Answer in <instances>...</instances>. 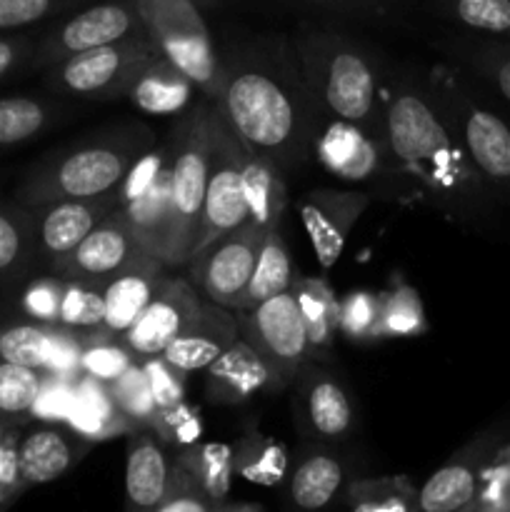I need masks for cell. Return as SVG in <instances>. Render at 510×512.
<instances>
[{
    "label": "cell",
    "instance_id": "obj_32",
    "mask_svg": "<svg viewBox=\"0 0 510 512\" xmlns=\"http://www.w3.org/2000/svg\"><path fill=\"white\" fill-rule=\"evenodd\" d=\"M38 263L35 213L18 200H0V285H13Z\"/></svg>",
    "mask_w": 510,
    "mask_h": 512
},
{
    "label": "cell",
    "instance_id": "obj_48",
    "mask_svg": "<svg viewBox=\"0 0 510 512\" xmlns=\"http://www.w3.org/2000/svg\"><path fill=\"white\" fill-rule=\"evenodd\" d=\"M140 363L148 370L150 385H153L155 408H158L155 415L180 408V405L185 403V378H188V375L180 373L178 368H173L163 355L145 358L140 360Z\"/></svg>",
    "mask_w": 510,
    "mask_h": 512
},
{
    "label": "cell",
    "instance_id": "obj_51",
    "mask_svg": "<svg viewBox=\"0 0 510 512\" xmlns=\"http://www.w3.org/2000/svg\"><path fill=\"white\" fill-rule=\"evenodd\" d=\"M35 40H38V28L0 33V83L13 78V75L28 73Z\"/></svg>",
    "mask_w": 510,
    "mask_h": 512
},
{
    "label": "cell",
    "instance_id": "obj_24",
    "mask_svg": "<svg viewBox=\"0 0 510 512\" xmlns=\"http://www.w3.org/2000/svg\"><path fill=\"white\" fill-rule=\"evenodd\" d=\"M490 458V435L473 440L453 455L443 468L435 470L418 490V510L458 512L473 510L478 498L480 468Z\"/></svg>",
    "mask_w": 510,
    "mask_h": 512
},
{
    "label": "cell",
    "instance_id": "obj_11",
    "mask_svg": "<svg viewBox=\"0 0 510 512\" xmlns=\"http://www.w3.org/2000/svg\"><path fill=\"white\" fill-rule=\"evenodd\" d=\"M135 35H148V30L130 0H93L40 25L28 73H43L70 55Z\"/></svg>",
    "mask_w": 510,
    "mask_h": 512
},
{
    "label": "cell",
    "instance_id": "obj_9",
    "mask_svg": "<svg viewBox=\"0 0 510 512\" xmlns=\"http://www.w3.org/2000/svg\"><path fill=\"white\" fill-rule=\"evenodd\" d=\"M143 18L150 40L195 83L200 95L215 100L223 78L220 50L203 10L193 0H130Z\"/></svg>",
    "mask_w": 510,
    "mask_h": 512
},
{
    "label": "cell",
    "instance_id": "obj_43",
    "mask_svg": "<svg viewBox=\"0 0 510 512\" xmlns=\"http://www.w3.org/2000/svg\"><path fill=\"white\" fill-rule=\"evenodd\" d=\"M235 475L258 485H273L285 473V453L275 440L245 433L235 445Z\"/></svg>",
    "mask_w": 510,
    "mask_h": 512
},
{
    "label": "cell",
    "instance_id": "obj_40",
    "mask_svg": "<svg viewBox=\"0 0 510 512\" xmlns=\"http://www.w3.org/2000/svg\"><path fill=\"white\" fill-rule=\"evenodd\" d=\"M113 403L118 405L120 415L128 420L130 433L138 428H153L155 420V398H153V385H150L148 370L143 368L140 360L123 370L113 383H108Z\"/></svg>",
    "mask_w": 510,
    "mask_h": 512
},
{
    "label": "cell",
    "instance_id": "obj_36",
    "mask_svg": "<svg viewBox=\"0 0 510 512\" xmlns=\"http://www.w3.org/2000/svg\"><path fill=\"white\" fill-rule=\"evenodd\" d=\"M343 505L355 512H413L418 490L408 475L358 478L343 490Z\"/></svg>",
    "mask_w": 510,
    "mask_h": 512
},
{
    "label": "cell",
    "instance_id": "obj_16",
    "mask_svg": "<svg viewBox=\"0 0 510 512\" xmlns=\"http://www.w3.org/2000/svg\"><path fill=\"white\" fill-rule=\"evenodd\" d=\"M200 303L203 298H200L198 288L185 275H175V270H170L168 278L160 283L155 298L138 315V320L125 330L120 343L130 350L135 360L163 355L175 335L198 313Z\"/></svg>",
    "mask_w": 510,
    "mask_h": 512
},
{
    "label": "cell",
    "instance_id": "obj_22",
    "mask_svg": "<svg viewBox=\"0 0 510 512\" xmlns=\"http://www.w3.org/2000/svg\"><path fill=\"white\" fill-rule=\"evenodd\" d=\"M240 340V325L235 310L223 308L213 300H203L200 310L165 348L163 358L180 373H203L230 345Z\"/></svg>",
    "mask_w": 510,
    "mask_h": 512
},
{
    "label": "cell",
    "instance_id": "obj_10",
    "mask_svg": "<svg viewBox=\"0 0 510 512\" xmlns=\"http://www.w3.org/2000/svg\"><path fill=\"white\" fill-rule=\"evenodd\" d=\"M158 53L150 35H135L60 60L53 68L43 70L45 85L68 98L110 103L128 95L140 70Z\"/></svg>",
    "mask_w": 510,
    "mask_h": 512
},
{
    "label": "cell",
    "instance_id": "obj_39",
    "mask_svg": "<svg viewBox=\"0 0 510 512\" xmlns=\"http://www.w3.org/2000/svg\"><path fill=\"white\" fill-rule=\"evenodd\" d=\"M103 315V283H93V280H65L63 298H60L58 310V325L90 340L98 335L100 325H103Z\"/></svg>",
    "mask_w": 510,
    "mask_h": 512
},
{
    "label": "cell",
    "instance_id": "obj_34",
    "mask_svg": "<svg viewBox=\"0 0 510 512\" xmlns=\"http://www.w3.org/2000/svg\"><path fill=\"white\" fill-rule=\"evenodd\" d=\"M175 458L188 470L205 493V498L213 503L218 512L220 505L230 498L235 480V450L223 443H195L175 448Z\"/></svg>",
    "mask_w": 510,
    "mask_h": 512
},
{
    "label": "cell",
    "instance_id": "obj_52",
    "mask_svg": "<svg viewBox=\"0 0 510 512\" xmlns=\"http://www.w3.org/2000/svg\"><path fill=\"white\" fill-rule=\"evenodd\" d=\"M18 430H13V433L0 443V510L10 508V505L28 490L23 475H20L18 453H15Z\"/></svg>",
    "mask_w": 510,
    "mask_h": 512
},
{
    "label": "cell",
    "instance_id": "obj_23",
    "mask_svg": "<svg viewBox=\"0 0 510 512\" xmlns=\"http://www.w3.org/2000/svg\"><path fill=\"white\" fill-rule=\"evenodd\" d=\"M175 465V448H170L153 428L128 433L125 455V500L128 510L158 512L168 493Z\"/></svg>",
    "mask_w": 510,
    "mask_h": 512
},
{
    "label": "cell",
    "instance_id": "obj_1",
    "mask_svg": "<svg viewBox=\"0 0 510 512\" xmlns=\"http://www.w3.org/2000/svg\"><path fill=\"white\" fill-rule=\"evenodd\" d=\"M220 60L223 78L215 105L238 138L283 175L313 163L318 110L293 40L258 35L230 45Z\"/></svg>",
    "mask_w": 510,
    "mask_h": 512
},
{
    "label": "cell",
    "instance_id": "obj_29",
    "mask_svg": "<svg viewBox=\"0 0 510 512\" xmlns=\"http://www.w3.org/2000/svg\"><path fill=\"white\" fill-rule=\"evenodd\" d=\"M438 45L460 68H465L485 88L493 90L495 98L510 105V40L498 38V35H488V38L453 35V38L440 40Z\"/></svg>",
    "mask_w": 510,
    "mask_h": 512
},
{
    "label": "cell",
    "instance_id": "obj_13",
    "mask_svg": "<svg viewBox=\"0 0 510 512\" xmlns=\"http://www.w3.org/2000/svg\"><path fill=\"white\" fill-rule=\"evenodd\" d=\"M243 155L245 143L230 128V123L223 118V113L218 108V115H215L213 150H210L208 185H205L203 213H200L193 255L208 248L220 235L230 233L240 223H245Z\"/></svg>",
    "mask_w": 510,
    "mask_h": 512
},
{
    "label": "cell",
    "instance_id": "obj_21",
    "mask_svg": "<svg viewBox=\"0 0 510 512\" xmlns=\"http://www.w3.org/2000/svg\"><path fill=\"white\" fill-rule=\"evenodd\" d=\"M90 445L93 440L58 420L40 423L23 433L18 430L15 453H18L20 475H23L28 490L68 475L85 458Z\"/></svg>",
    "mask_w": 510,
    "mask_h": 512
},
{
    "label": "cell",
    "instance_id": "obj_18",
    "mask_svg": "<svg viewBox=\"0 0 510 512\" xmlns=\"http://www.w3.org/2000/svg\"><path fill=\"white\" fill-rule=\"evenodd\" d=\"M373 195L365 190H310L300 198V220L323 268H333L350 230L368 210Z\"/></svg>",
    "mask_w": 510,
    "mask_h": 512
},
{
    "label": "cell",
    "instance_id": "obj_46",
    "mask_svg": "<svg viewBox=\"0 0 510 512\" xmlns=\"http://www.w3.org/2000/svg\"><path fill=\"white\" fill-rule=\"evenodd\" d=\"M380 293L353 290L340 300V335L353 343H373L380 338Z\"/></svg>",
    "mask_w": 510,
    "mask_h": 512
},
{
    "label": "cell",
    "instance_id": "obj_26",
    "mask_svg": "<svg viewBox=\"0 0 510 512\" xmlns=\"http://www.w3.org/2000/svg\"><path fill=\"white\" fill-rule=\"evenodd\" d=\"M345 465L333 445L305 440L288 480V500L300 510H323L343 498Z\"/></svg>",
    "mask_w": 510,
    "mask_h": 512
},
{
    "label": "cell",
    "instance_id": "obj_37",
    "mask_svg": "<svg viewBox=\"0 0 510 512\" xmlns=\"http://www.w3.org/2000/svg\"><path fill=\"white\" fill-rule=\"evenodd\" d=\"M430 10L470 33L510 38V0H430Z\"/></svg>",
    "mask_w": 510,
    "mask_h": 512
},
{
    "label": "cell",
    "instance_id": "obj_50",
    "mask_svg": "<svg viewBox=\"0 0 510 512\" xmlns=\"http://www.w3.org/2000/svg\"><path fill=\"white\" fill-rule=\"evenodd\" d=\"M65 278L50 273L48 278H38L35 283H30L25 288L23 305L25 315H30L38 323H58V310H60V298H63Z\"/></svg>",
    "mask_w": 510,
    "mask_h": 512
},
{
    "label": "cell",
    "instance_id": "obj_47",
    "mask_svg": "<svg viewBox=\"0 0 510 512\" xmlns=\"http://www.w3.org/2000/svg\"><path fill=\"white\" fill-rule=\"evenodd\" d=\"M135 358L120 340H85L83 358H80V375L100 380V383H113Z\"/></svg>",
    "mask_w": 510,
    "mask_h": 512
},
{
    "label": "cell",
    "instance_id": "obj_31",
    "mask_svg": "<svg viewBox=\"0 0 510 512\" xmlns=\"http://www.w3.org/2000/svg\"><path fill=\"white\" fill-rule=\"evenodd\" d=\"M243 195L245 223H253L263 230L283 225L285 208H288L285 175L263 155L253 153L248 145L243 155Z\"/></svg>",
    "mask_w": 510,
    "mask_h": 512
},
{
    "label": "cell",
    "instance_id": "obj_15",
    "mask_svg": "<svg viewBox=\"0 0 510 512\" xmlns=\"http://www.w3.org/2000/svg\"><path fill=\"white\" fill-rule=\"evenodd\" d=\"M293 385V415L305 440L335 445L353 433L355 405L333 370L318 360H308Z\"/></svg>",
    "mask_w": 510,
    "mask_h": 512
},
{
    "label": "cell",
    "instance_id": "obj_19",
    "mask_svg": "<svg viewBox=\"0 0 510 512\" xmlns=\"http://www.w3.org/2000/svg\"><path fill=\"white\" fill-rule=\"evenodd\" d=\"M140 253H148V250L138 243L133 230L113 208L60 263H55L50 273L65 280L105 283L110 275L123 270Z\"/></svg>",
    "mask_w": 510,
    "mask_h": 512
},
{
    "label": "cell",
    "instance_id": "obj_14",
    "mask_svg": "<svg viewBox=\"0 0 510 512\" xmlns=\"http://www.w3.org/2000/svg\"><path fill=\"white\" fill-rule=\"evenodd\" d=\"M270 230L258 228L253 223H240L230 233L195 253L185 263V278L213 303L235 310L240 293L253 275L255 263L260 258L265 238Z\"/></svg>",
    "mask_w": 510,
    "mask_h": 512
},
{
    "label": "cell",
    "instance_id": "obj_27",
    "mask_svg": "<svg viewBox=\"0 0 510 512\" xmlns=\"http://www.w3.org/2000/svg\"><path fill=\"white\" fill-rule=\"evenodd\" d=\"M193 93H200L193 80L163 53L155 55L138 73L125 98L148 115H180L193 105Z\"/></svg>",
    "mask_w": 510,
    "mask_h": 512
},
{
    "label": "cell",
    "instance_id": "obj_3",
    "mask_svg": "<svg viewBox=\"0 0 510 512\" xmlns=\"http://www.w3.org/2000/svg\"><path fill=\"white\" fill-rule=\"evenodd\" d=\"M290 40L318 115L385 133L393 65L373 43L315 23L300 25Z\"/></svg>",
    "mask_w": 510,
    "mask_h": 512
},
{
    "label": "cell",
    "instance_id": "obj_45",
    "mask_svg": "<svg viewBox=\"0 0 510 512\" xmlns=\"http://www.w3.org/2000/svg\"><path fill=\"white\" fill-rule=\"evenodd\" d=\"M93 0H0V33L35 30Z\"/></svg>",
    "mask_w": 510,
    "mask_h": 512
},
{
    "label": "cell",
    "instance_id": "obj_20",
    "mask_svg": "<svg viewBox=\"0 0 510 512\" xmlns=\"http://www.w3.org/2000/svg\"><path fill=\"white\" fill-rule=\"evenodd\" d=\"M170 265L158 255L140 253L130 260L123 270L110 275L103 283L105 315L95 340H120L125 330L138 320V315L148 308L150 300L158 293L160 283L168 278ZM93 340V338H90Z\"/></svg>",
    "mask_w": 510,
    "mask_h": 512
},
{
    "label": "cell",
    "instance_id": "obj_33",
    "mask_svg": "<svg viewBox=\"0 0 510 512\" xmlns=\"http://www.w3.org/2000/svg\"><path fill=\"white\" fill-rule=\"evenodd\" d=\"M65 423L88 440H93V443L95 440L113 438V435L130 433L128 420L120 415L118 405L113 403L108 383H100L90 375H80L75 380L73 408H70Z\"/></svg>",
    "mask_w": 510,
    "mask_h": 512
},
{
    "label": "cell",
    "instance_id": "obj_17",
    "mask_svg": "<svg viewBox=\"0 0 510 512\" xmlns=\"http://www.w3.org/2000/svg\"><path fill=\"white\" fill-rule=\"evenodd\" d=\"M115 205L118 188L95 198H65L33 208L38 263L53 270Z\"/></svg>",
    "mask_w": 510,
    "mask_h": 512
},
{
    "label": "cell",
    "instance_id": "obj_12",
    "mask_svg": "<svg viewBox=\"0 0 510 512\" xmlns=\"http://www.w3.org/2000/svg\"><path fill=\"white\" fill-rule=\"evenodd\" d=\"M240 338L268 363L280 388H290L308 363V335L293 288L250 310H240Z\"/></svg>",
    "mask_w": 510,
    "mask_h": 512
},
{
    "label": "cell",
    "instance_id": "obj_44",
    "mask_svg": "<svg viewBox=\"0 0 510 512\" xmlns=\"http://www.w3.org/2000/svg\"><path fill=\"white\" fill-rule=\"evenodd\" d=\"M300 8L345 23H400L408 15V0H293Z\"/></svg>",
    "mask_w": 510,
    "mask_h": 512
},
{
    "label": "cell",
    "instance_id": "obj_8",
    "mask_svg": "<svg viewBox=\"0 0 510 512\" xmlns=\"http://www.w3.org/2000/svg\"><path fill=\"white\" fill-rule=\"evenodd\" d=\"M185 135V113L175 120L163 140L138 158L118 185L115 213L128 223L138 243L163 260L170 230V195H173L175 155ZM165 263V260H163Z\"/></svg>",
    "mask_w": 510,
    "mask_h": 512
},
{
    "label": "cell",
    "instance_id": "obj_53",
    "mask_svg": "<svg viewBox=\"0 0 510 512\" xmlns=\"http://www.w3.org/2000/svg\"><path fill=\"white\" fill-rule=\"evenodd\" d=\"M20 425L18 423H13V420H8V418H3V415H0V443H3L5 438H8L10 433H13V430H18Z\"/></svg>",
    "mask_w": 510,
    "mask_h": 512
},
{
    "label": "cell",
    "instance_id": "obj_4",
    "mask_svg": "<svg viewBox=\"0 0 510 512\" xmlns=\"http://www.w3.org/2000/svg\"><path fill=\"white\" fill-rule=\"evenodd\" d=\"M155 143L158 138L143 123L98 130L40 158L20 180L15 200L28 208H40L55 200L110 193Z\"/></svg>",
    "mask_w": 510,
    "mask_h": 512
},
{
    "label": "cell",
    "instance_id": "obj_28",
    "mask_svg": "<svg viewBox=\"0 0 510 512\" xmlns=\"http://www.w3.org/2000/svg\"><path fill=\"white\" fill-rule=\"evenodd\" d=\"M68 113V103L60 95H3L0 98V153H8L40 138Z\"/></svg>",
    "mask_w": 510,
    "mask_h": 512
},
{
    "label": "cell",
    "instance_id": "obj_38",
    "mask_svg": "<svg viewBox=\"0 0 510 512\" xmlns=\"http://www.w3.org/2000/svg\"><path fill=\"white\" fill-rule=\"evenodd\" d=\"M45 388V370L0 360V415L13 423H23L35 415Z\"/></svg>",
    "mask_w": 510,
    "mask_h": 512
},
{
    "label": "cell",
    "instance_id": "obj_49",
    "mask_svg": "<svg viewBox=\"0 0 510 512\" xmlns=\"http://www.w3.org/2000/svg\"><path fill=\"white\" fill-rule=\"evenodd\" d=\"M158 512H215L213 503L205 498L200 485L195 483L193 475L178 463V458H175L173 473H170L168 493H165Z\"/></svg>",
    "mask_w": 510,
    "mask_h": 512
},
{
    "label": "cell",
    "instance_id": "obj_6",
    "mask_svg": "<svg viewBox=\"0 0 510 512\" xmlns=\"http://www.w3.org/2000/svg\"><path fill=\"white\" fill-rule=\"evenodd\" d=\"M313 160L330 175L368 185V193L390 203L420 200L418 185L390 150L388 133H373L345 120L318 115Z\"/></svg>",
    "mask_w": 510,
    "mask_h": 512
},
{
    "label": "cell",
    "instance_id": "obj_2",
    "mask_svg": "<svg viewBox=\"0 0 510 512\" xmlns=\"http://www.w3.org/2000/svg\"><path fill=\"white\" fill-rule=\"evenodd\" d=\"M385 133L423 203L458 223L475 225L493 213L495 193L450 128L430 90L425 68L398 65L390 73Z\"/></svg>",
    "mask_w": 510,
    "mask_h": 512
},
{
    "label": "cell",
    "instance_id": "obj_54",
    "mask_svg": "<svg viewBox=\"0 0 510 512\" xmlns=\"http://www.w3.org/2000/svg\"><path fill=\"white\" fill-rule=\"evenodd\" d=\"M195 5H198L200 10H215V8H220V5H223V0H193Z\"/></svg>",
    "mask_w": 510,
    "mask_h": 512
},
{
    "label": "cell",
    "instance_id": "obj_7",
    "mask_svg": "<svg viewBox=\"0 0 510 512\" xmlns=\"http://www.w3.org/2000/svg\"><path fill=\"white\" fill-rule=\"evenodd\" d=\"M215 100L200 95L185 110V135L175 155L173 195H170V230L163 260L170 268H185L193 258L195 235L203 213L205 185H208L210 150H213Z\"/></svg>",
    "mask_w": 510,
    "mask_h": 512
},
{
    "label": "cell",
    "instance_id": "obj_41",
    "mask_svg": "<svg viewBox=\"0 0 510 512\" xmlns=\"http://www.w3.org/2000/svg\"><path fill=\"white\" fill-rule=\"evenodd\" d=\"M425 328L428 323L418 290L398 280L393 288L380 293V338H413L423 335Z\"/></svg>",
    "mask_w": 510,
    "mask_h": 512
},
{
    "label": "cell",
    "instance_id": "obj_42",
    "mask_svg": "<svg viewBox=\"0 0 510 512\" xmlns=\"http://www.w3.org/2000/svg\"><path fill=\"white\" fill-rule=\"evenodd\" d=\"M55 323H20L0 330V360L45 370L53 353Z\"/></svg>",
    "mask_w": 510,
    "mask_h": 512
},
{
    "label": "cell",
    "instance_id": "obj_30",
    "mask_svg": "<svg viewBox=\"0 0 510 512\" xmlns=\"http://www.w3.org/2000/svg\"><path fill=\"white\" fill-rule=\"evenodd\" d=\"M293 293L308 335V358L328 363L335 335L340 333V298L328 280L303 278V275H295Z\"/></svg>",
    "mask_w": 510,
    "mask_h": 512
},
{
    "label": "cell",
    "instance_id": "obj_25",
    "mask_svg": "<svg viewBox=\"0 0 510 512\" xmlns=\"http://www.w3.org/2000/svg\"><path fill=\"white\" fill-rule=\"evenodd\" d=\"M205 373V393L218 405H240L260 393H280V383L263 358L245 343L235 340Z\"/></svg>",
    "mask_w": 510,
    "mask_h": 512
},
{
    "label": "cell",
    "instance_id": "obj_35",
    "mask_svg": "<svg viewBox=\"0 0 510 512\" xmlns=\"http://www.w3.org/2000/svg\"><path fill=\"white\" fill-rule=\"evenodd\" d=\"M295 270L293 260H290L288 245H285L280 228H273L265 238L263 250H260V258L255 263L253 275H250L248 285L240 293L238 303H235V313L240 310H250L255 305L265 303L268 298H275L278 293L293 288Z\"/></svg>",
    "mask_w": 510,
    "mask_h": 512
},
{
    "label": "cell",
    "instance_id": "obj_5",
    "mask_svg": "<svg viewBox=\"0 0 510 512\" xmlns=\"http://www.w3.org/2000/svg\"><path fill=\"white\" fill-rule=\"evenodd\" d=\"M425 78L485 183L510 203V120L490 100L488 88L458 63L430 65Z\"/></svg>",
    "mask_w": 510,
    "mask_h": 512
}]
</instances>
